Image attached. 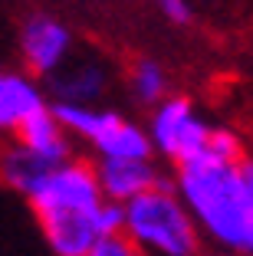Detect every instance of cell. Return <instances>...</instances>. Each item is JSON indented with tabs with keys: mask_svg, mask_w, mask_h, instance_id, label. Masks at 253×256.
<instances>
[{
	"mask_svg": "<svg viewBox=\"0 0 253 256\" xmlns=\"http://www.w3.org/2000/svg\"><path fill=\"white\" fill-rule=\"evenodd\" d=\"M56 115L73 135L89 148L92 161H151L158 158L151 135L142 122L105 106H56Z\"/></svg>",
	"mask_w": 253,
	"mask_h": 256,
	"instance_id": "277c9868",
	"label": "cell"
},
{
	"mask_svg": "<svg viewBox=\"0 0 253 256\" xmlns=\"http://www.w3.org/2000/svg\"><path fill=\"white\" fill-rule=\"evenodd\" d=\"M115 82V66L99 50H76V56L46 79L53 106H102Z\"/></svg>",
	"mask_w": 253,
	"mask_h": 256,
	"instance_id": "52a82bcc",
	"label": "cell"
},
{
	"mask_svg": "<svg viewBox=\"0 0 253 256\" xmlns=\"http://www.w3.org/2000/svg\"><path fill=\"white\" fill-rule=\"evenodd\" d=\"M99 168V181L102 190L112 204H132L135 197L155 190L158 184H164L171 174L161 171V161H96Z\"/></svg>",
	"mask_w": 253,
	"mask_h": 256,
	"instance_id": "9c48e42d",
	"label": "cell"
},
{
	"mask_svg": "<svg viewBox=\"0 0 253 256\" xmlns=\"http://www.w3.org/2000/svg\"><path fill=\"white\" fill-rule=\"evenodd\" d=\"M158 10H161V16L168 23H174V26H191L194 23V10L187 0H158Z\"/></svg>",
	"mask_w": 253,
	"mask_h": 256,
	"instance_id": "4fadbf2b",
	"label": "cell"
},
{
	"mask_svg": "<svg viewBox=\"0 0 253 256\" xmlns=\"http://www.w3.org/2000/svg\"><path fill=\"white\" fill-rule=\"evenodd\" d=\"M17 53H20V66L46 82L76 56V36L69 30V23H63L56 14L33 10L20 20Z\"/></svg>",
	"mask_w": 253,
	"mask_h": 256,
	"instance_id": "8992f818",
	"label": "cell"
},
{
	"mask_svg": "<svg viewBox=\"0 0 253 256\" xmlns=\"http://www.w3.org/2000/svg\"><path fill=\"white\" fill-rule=\"evenodd\" d=\"M145 256H191L201 253V226L181 200L174 178L125 204V234Z\"/></svg>",
	"mask_w": 253,
	"mask_h": 256,
	"instance_id": "3957f363",
	"label": "cell"
},
{
	"mask_svg": "<svg viewBox=\"0 0 253 256\" xmlns=\"http://www.w3.org/2000/svg\"><path fill=\"white\" fill-rule=\"evenodd\" d=\"M201 236L230 256H253V154L227 158L204 151L197 161L171 171Z\"/></svg>",
	"mask_w": 253,
	"mask_h": 256,
	"instance_id": "7a4b0ae2",
	"label": "cell"
},
{
	"mask_svg": "<svg viewBox=\"0 0 253 256\" xmlns=\"http://www.w3.org/2000/svg\"><path fill=\"white\" fill-rule=\"evenodd\" d=\"M37 230L53 256H89L109 236L125 234V207L112 204L92 158H69L27 197Z\"/></svg>",
	"mask_w": 253,
	"mask_h": 256,
	"instance_id": "6da1fadb",
	"label": "cell"
},
{
	"mask_svg": "<svg viewBox=\"0 0 253 256\" xmlns=\"http://www.w3.org/2000/svg\"><path fill=\"white\" fill-rule=\"evenodd\" d=\"M191 256H204V253H191Z\"/></svg>",
	"mask_w": 253,
	"mask_h": 256,
	"instance_id": "9a60e30c",
	"label": "cell"
},
{
	"mask_svg": "<svg viewBox=\"0 0 253 256\" xmlns=\"http://www.w3.org/2000/svg\"><path fill=\"white\" fill-rule=\"evenodd\" d=\"M125 89H128V96H132L142 108H148V112L155 106H161L168 96H174L171 79H168V69H164L155 56H135V60H128Z\"/></svg>",
	"mask_w": 253,
	"mask_h": 256,
	"instance_id": "8fae6325",
	"label": "cell"
},
{
	"mask_svg": "<svg viewBox=\"0 0 253 256\" xmlns=\"http://www.w3.org/2000/svg\"><path fill=\"white\" fill-rule=\"evenodd\" d=\"M53 171V164H46L43 158H37L33 151H27L23 144L10 142L4 148V161H0V174H4V184L14 190L17 197H27L43 184V178Z\"/></svg>",
	"mask_w": 253,
	"mask_h": 256,
	"instance_id": "7c38bea8",
	"label": "cell"
},
{
	"mask_svg": "<svg viewBox=\"0 0 253 256\" xmlns=\"http://www.w3.org/2000/svg\"><path fill=\"white\" fill-rule=\"evenodd\" d=\"M158 161L171 164V171L191 164L210 148L214 128L187 96H168L161 106H155L145 118Z\"/></svg>",
	"mask_w": 253,
	"mask_h": 256,
	"instance_id": "5b68a950",
	"label": "cell"
},
{
	"mask_svg": "<svg viewBox=\"0 0 253 256\" xmlns=\"http://www.w3.org/2000/svg\"><path fill=\"white\" fill-rule=\"evenodd\" d=\"M89 256H145V253L135 246L128 236H109V240H102Z\"/></svg>",
	"mask_w": 253,
	"mask_h": 256,
	"instance_id": "5bb4252c",
	"label": "cell"
},
{
	"mask_svg": "<svg viewBox=\"0 0 253 256\" xmlns=\"http://www.w3.org/2000/svg\"><path fill=\"white\" fill-rule=\"evenodd\" d=\"M53 108V98L46 92V82L27 69H4L0 72V128L14 138L23 125L37 115Z\"/></svg>",
	"mask_w": 253,
	"mask_h": 256,
	"instance_id": "ba28073f",
	"label": "cell"
},
{
	"mask_svg": "<svg viewBox=\"0 0 253 256\" xmlns=\"http://www.w3.org/2000/svg\"><path fill=\"white\" fill-rule=\"evenodd\" d=\"M10 142L23 144L27 151H33L37 158H43L46 164H53V168L63 164V161H69V158H76L73 154V135H69L66 125L60 122L56 106L46 108L43 115H37V118H30Z\"/></svg>",
	"mask_w": 253,
	"mask_h": 256,
	"instance_id": "30bf717a",
	"label": "cell"
}]
</instances>
